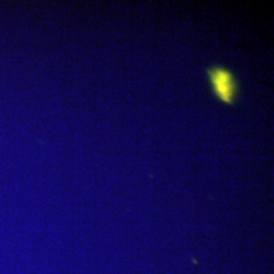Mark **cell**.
<instances>
[{"label":"cell","instance_id":"cell-1","mask_svg":"<svg viewBox=\"0 0 274 274\" xmlns=\"http://www.w3.org/2000/svg\"><path fill=\"white\" fill-rule=\"evenodd\" d=\"M206 74L213 96L224 105L234 106L239 100L241 84L233 70L221 65H212L206 69Z\"/></svg>","mask_w":274,"mask_h":274}]
</instances>
